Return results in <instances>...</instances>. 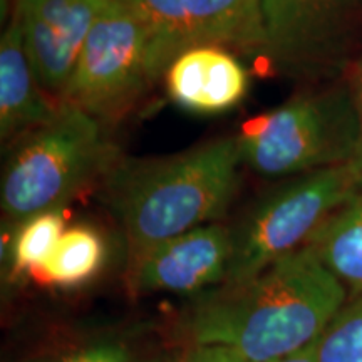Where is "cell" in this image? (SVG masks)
Returning <instances> with one entry per match:
<instances>
[{
	"label": "cell",
	"instance_id": "7a4b0ae2",
	"mask_svg": "<svg viewBox=\"0 0 362 362\" xmlns=\"http://www.w3.org/2000/svg\"><path fill=\"white\" fill-rule=\"evenodd\" d=\"M237 136L160 158L119 156L101 180V198L123 230L128 260L220 221L240 185Z\"/></svg>",
	"mask_w": 362,
	"mask_h": 362
},
{
	"label": "cell",
	"instance_id": "30bf717a",
	"mask_svg": "<svg viewBox=\"0 0 362 362\" xmlns=\"http://www.w3.org/2000/svg\"><path fill=\"white\" fill-rule=\"evenodd\" d=\"M111 0H12L30 62L42 84L61 103L81 49ZM8 16V17H11Z\"/></svg>",
	"mask_w": 362,
	"mask_h": 362
},
{
	"label": "cell",
	"instance_id": "9a60e30c",
	"mask_svg": "<svg viewBox=\"0 0 362 362\" xmlns=\"http://www.w3.org/2000/svg\"><path fill=\"white\" fill-rule=\"evenodd\" d=\"M67 228L62 210L42 211L21 221L8 237V265L12 279L39 274L56 250Z\"/></svg>",
	"mask_w": 362,
	"mask_h": 362
},
{
	"label": "cell",
	"instance_id": "5bb4252c",
	"mask_svg": "<svg viewBox=\"0 0 362 362\" xmlns=\"http://www.w3.org/2000/svg\"><path fill=\"white\" fill-rule=\"evenodd\" d=\"M106 253V242L98 228L90 225L67 226L39 275L54 287H81L101 272Z\"/></svg>",
	"mask_w": 362,
	"mask_h": 362
},
{
	"label": "cell",
	"instance_id": "8992f818",
	"mask_svg": "<svg viewBox=\"0 0 362 362\" xmlns=\"http://www.w3.org/2000/svg\"><path fill=\"white\" fill-rule=\"evenodd\" d=\"M262 54L288 79L329 84L362 44V0H262Z\"/></svg>",
	"mask_w": 362,
	"mask_h": 362
},
{
	"label": "cell",
	"instance_id": "8fae6325",
	"mask_svg": "<svg viewBox=\"0 0 362 362\" xmlns=\"http://www.w3.org/2000/svg\"><path fill=\"white\" fill-rule=\"evenodd\" d=\"M163 79L170 101L198 116L225 115L250 90V72L221 45H200L181 52Z\"/></svg>",
	"mask_w": 362,
	"mask_h": 362
},
{
	"label": "cell",
	"instance_id": "4fadbf2b",
	"mask_svg": "<svg viewBox=\"0 0 362 362\" xmlns=\"http://www.w3.org/2000/svg\"><path fill=\"white\" fill-rule=\"evenodd\" d=\"M309 247L330 274L346 287L349 298L362 293V192L324 221Z\"/></svg>",
	"mask_w": 362,
	"mask_h": 362
},
{
	"label": "cell",
	"instance_id": "277c9868",
	"mask_svg": "<svg viewBox=\"0 0 362 362\" xmlns=\"http://www.w3.org/2000/svg\"><path fill=\"white\" fill-rule=\"evenodd\" d=\"M242 166L264 178H296L351 165L361 119L351 81H334L264 112L237 134Z\"/></svg>",
	"mask_w": 362,
	"mask_h": 362
},
{
	"label": "cell",
	"instance_id": "2e32d148",
	"mask_svg": "<svg viewBox=\"0 0 362 362\" xmlns=\"http://www.w3.org/2000/svg\"><path fill=\"white\" fill-rule=\"evenodd\" d=\"M317 362H362V293L339 310L317 342Z\"/></svg>",
	"mask_w": 362,
	"mask_h": 362
},
{
	"label": "cell",
	"instance_id": "ba28073f",
	"mask_svg": "<svg viewBox=\"0 0 362 362\" xmlns=\"http://www.w3.org/2000/svg\"><path fill=\"white\" fill-rule=\"evenodd\" d=\"M146 25L153 83L200 45L262 54V0H126Z\"/></svg>",
	"mask_w": 362,
	"mask_h": 362
},
{
	"label": "cell",
	"instance_id": "e0dca14e",
	"mask_svg": "<svg viewBox=\"0 0 362 362\" xmlns=\"http://www.w3.org/2000/svg\"><path fill=\"white\" fill-rule=\"evenodd\" d=\"M37 362H136L128 344L117 339H101L88 342L84 346L62 352L56 357H49Z\"/></svg>",
	"mask_w": 362,
	"mask_h": 362
},
{
	"label": "cell",
	"instance_id": "7c38bea8",
	"mask_svg": "<svg viewBox=\"0 0 362 362\" xmlns=\"http://www.w3.org/2000/svg\"><path fill=\"white\" fill-rule=\"evenodd\" d=\"M61 103L40 84L27 54L24 35L16 17H8L0 37V139L17 141L47 123Z\"/></svg>",
	"mask_w": 362,
	"mask_h": 362
},
{
	"label": "cell",
	"instance_id": "5b68a950",
	"mask_svg": "<svg viewBox=\"0 0 362 362\" xmlns=\"http://www.w3.org/2000/svg\"><path fill=\"white\" fill-rule=\"evenodd\" d=\"M359 193L351 165L288 178L270 189L232 226V259L223 285L248 282L305 247L310 235Z\"/></svg>",
	"mask_w": 362,
	"mask_h": 362
},
{
	"label": "cell",
	"instance_id": "ac0fdd59",
	"mask_svg": "<svg viewBox=\"0 0 362 362\" xmlns=\"http://www.w3.org/2000/svg\"><path fill=\"white\" fill-rule=\"evenodd\" d=\"M170 362H253L247 357L240 356L228 347L206 346V344H188L183 351L175 357H170Z\"/></svg>",
	"mask_w": 362,
	"mask_h": 362
},
{
	"label": "cell",
	"instance_id": "ffe728a7",
	"mask_svg": "<svg viewBox=\"0 0 362 362\" xmlns=\"http://www.w3.org/2000/svg\"><path fill=\"white\" fill-rule=\"evenodd\" d=\"M319 342V341H317ZM317 342L312 344L310 347L300 351L298 354H293L291 357H285V359L279 361V362H317Z\"/></svg>",
	"mask_w": 362,
	"mask_h": 362
},
{
	"label": "cell",
	"instance_id": "52a82bcc",
	"mask_svg": "<svg viewBox=\"0 0 362 362\" xmlns=\"http://www.w3.org/2000/svg\"><path fill=\"white\" fill-rule=\"evenodd\" d=\"M151 84L146 25L126 0H111L81 49L61 103L106 126L128 115Z\"/></svg>",
	"mask_w": 362,
	"mask_h": 362
},
{
	"label": "cell",
	"instance_id": "3957f363",
	"mask_svg": "<svg viewBox=\"0 0 362 362\" xmlns=\"http://www.w3.org/2000/svg\"><path fill=\"white\" fill-rule=\"evenodd\" d=\"M119 155L104 124L61 103L54 117L13 143L2 171L0 206L8 225L42 211L62 210L101 181Z\"/></svg>",
	"mask_w": 362,
	"mask_h": 362
},
{
	"label": "cell",
	"instance_id": "44dd1931",
	"mask_svg": "<svg viewBox=\"0 0 362 362\" xmlns=\"http://www.w3.org/2000/svg\"><path fill=\"white\" fill-rule=\"evenodd\" d=\"M149 362H170V357H168V359H165V361H160V359H158V361H149Z\"/></svg>",
	"mask_w": 362,
	"mask_h": 362
},
{
	"label": "cell",
	"instance_id": "6da1fadb",
	"mask_svg": "<svg viewBox=\"0 0 362 362\" xmlns=\"http://www.w3.org/2000/svg\"><path fill=\"white\" fill-rule=\"evenodd\" d=\"M347 300L346 287L302 247L248 282L198 298L183 319V336L253 362H279L319 341Z\"/></svg>",
	"mask_w": 362,
	"mask_h": 362
},
{
	"label": "cell",
	"instance_id": "9c48e42d",
	"mask_svg": "<svg viewBox=\"0 0 362 362\" xmlns=\"http://www.w3.org/2000/svg\"><path fill=\"white\" fill-rule=\"evenodd\" d=\"M232 259V228L220 221L198 226L128 260L133 296H189L225 284Z\"/></svg>",
	"mask_w": 362,
	"mask_h": 362
},
{
	"label": "cell",
	"instance_id": "d6986e66",
	"mask_svg": "<svg viewBox=\"0 0 362 362\" xmlns=\"http://www.w3.org/2000/svg\"><path fill=\"white\" fill-rule=\"evenodd\" d=\"M349 81L352 84V90H354L357 111H359V119H361V143H359V149H357V155L354 158V161L351 163V166L352 170H354L357 183H359V188L362 192V56L359 57V61H357V64L354 67V76H352Z\"/></svg>",
	"mask_w": 362,
	"mask_h": 362
}]
</instances>
